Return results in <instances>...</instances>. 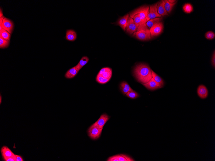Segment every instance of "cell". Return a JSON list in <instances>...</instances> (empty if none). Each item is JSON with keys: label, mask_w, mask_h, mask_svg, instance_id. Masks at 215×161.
I'll list each match as a JSON object with an SVG mask.
<instances>
[{"label": "cell", "mask_w": 215, "mask_h": 161, "mask_svg": "<svg viewBox=\"0 0 215 161\" xmlns=\"http://www.w3.org/2000/svg\"><path fill=\"white\" fill-rule=\"evenodd\" d=\"M134 74L137 80L142 84L148 82L152 78V70L145 64L137 65L134 69Z\"/></svg>", "instance_id": "6da1fadb"}, {"label": "cell", "mask_w": 215, "mask_h": 161, "mask_svg": "<svg viewBox=\"0 0 215 161\" xmlns=\"http://www.w3.org/2000/svg\"><path fill=\"white\" fill-rule=\"evenodd\" d=\"M134 35L138 39L142 41L150 40L151 38L150 29L146 24L138 27L137 31L134 33Z\"/></svg>", "instance_id": "7a4b0ae2"}, {"label": "cell", "mask_w": 215, "mask_h": 161, "mask_svg": "<svg viewBox=\"0 0 215 161\" xmlns=\"http://www.w3.org/2000/svg\"><path fill=\"white\" fill-rule=\"evenodd\" d=\"M150 7L148 6H143L136 9L134 11L130 13V17L133 18L135 15L139 14L141 19L144 24L147 22V18L149 12Z\"/></svg>", "instance_id": "3957f363"}, {"label": "cell", "mask_w": 215, "mask_h": 161, "mask_svg": "<svg viewBox=\"0 0 215 161\" xmlns=\"http://www.w3.org/2000/svg\"><path fill=\"white\" fill-rule=\"evenodd\" d=\"M103 128H99L98 127L92 125L88 129L89 136L92 139H98L100 136Z\"/></svg>", "instance_id": "277c9868"}, {"label": "cell", "mask_w": 215, "mask_h": 161, "mask_svg": "<svg viewBox=\"0 0 215 161\" xmlns=\"http://www.w3.org/2000/svg\"><path fill=\"white\" fill-rule=\"evenodd\" d=\"M164 25L162 22L156 24L150 29L151 37H153L160 35L163 32Z\"/></svg>", "instance_id": "5b68a950"}, {"label": "cell", "mask_w": 215, "mask_h": 161, "mask_svg": "<svg viewBox=\"0 0 215 161\" xmlns=\"http://www.w3.org/2000/svg\"><path fill=\"white\" fill-rule=\"evenodd\" d=\"M158 4V3H157L150 6L149 11L147 18V22L150 19L158 17H162V16L158 14L157 11Z\"/></svg>", "instance_id": "8992f818"}, {"label": "cell", "mask_w": 215, "mask_h": 161, "mask_svg": "<svg viewBox=\"0 0 215 161\" xmlns=\"http://www.w3.org/2000/svg\"><path fill=\"white\" fill-rule=\"evenodd\" d=\"M138 28L135 23L134 19L129 17L126 27L127 32L130 35H132L137 31Z\"/></svg>", "instance_id": "52a82bcc"}, {"label": "cell", "mask_w": 215, "mask_h": 161, "mask_svg": "<svg viewBox=\"0 0 215 161\" xmlns=\"http://www.w3.org/2000/svg\"><path fill=\"white\" fill-rule=\"evenodd\" d=\"M3 29L11 34L13 29V23L10 19L5 17L1 25H0Z\"/></svg>", "instance_id": "ba28073f"}, {"label": "cell", "mask_w": 215, "mask_h": 161, "mask_svg": "<svg viewBox=\"0 0 215 161\" xmlns=\"http://www.w3.org/2000/svg\"><path fill=\"white\" fill-rule=\"evenodd\" d=\"M108 161H134L132 158L126 155L121 154L110 157Z\"/></svg>", "instance_id": "9c48e42d"}, {"label": "cell", "mask_w": 215, "mask_h": 161, "mask_svg": "<svg viewBox=\"0 0 215 161\" xmlns=\"http://www.w3.org/2000/svg\"><path fill=\"white\" fill-rule=\"evenodd\" d=\"M142 84L148 90L151 91L155 90L163 87L160 84L156 82L152 78L148 82Z\"/></svg>", "instance_id": "30bf717a"}, {"label": "cell", "mask_w": 215, "mask_h": 161, "mask_svg": "<svg viewBox=\"0 0 215 161\" xmlns=\"http://www.w3.org/2000/svg\"><path fill=\"white\" fill-rule=\"evenodd\" d=\"M109 119V117L107 114H102L98 120L93 125L98 127L99 128H103L104 125L108 120Z\"/></svg>", "instance_id": "8fae6325"}, {"label": "cell", "mask_w": 215, "mask_h": 161, "mask_svg": "<svg viewBox=\"0 0 215 161\" xmlns=\"http://www.w3.org/2000/svg\"><path fill=\"white\" fill-rule=\"evenodd\" d=\"M197 93L200 98H206L208 95V91L206 87L203 85H199L197 89Z\"/></svg>", "instance_id": "7c38bea8"}, {"label": "cell", "mask_w": 215, "mask_h": 161, "mask_svg": "<svg viewBox=\"0 0 215 161\" xmlns=\"http://www.w3.org/2000/svg\"><path fill=\"white\" fill-rule=\"evenodd\" d=\"M129 17V14L125 15L118 20L116 24V25H118L121 27L124 31H126V25Z\"/></svg>", "instance_id": "4fadbf2b"}, {"label": "cell", "mask_w": 215, "mask_h": 161, "mask_svg": "<svg viewBox=\"0 0 215 161\" xmlns=\"http://www.w3.org/2000/svg\"><path fill=\"white\" fill-rule=\"evenodd\" d=\"M1 152L3 159L10 157H13L15 155L9 148L6 146H4L1 148Z\"/></svg>", "instance_id": "5bb4252c"}, {"label": "cell", "mask_w": 215, "mask_h": 161, "mask_svg": "<svg viewBox=\"0 0 215 161\" xmlns=\"http://www.w3.org/2000/svg\"><path fill=\"white\" fill-rule=\"evenodd\" d=\"M157 9L158 14L161 16L168 15L165 9L164 1H161L158 3Z\"/></svg>", "instance_id": "9a60e30c"}, {"label": "cell", "mask_w": 215, "mask_h": 161, "mask_svg": "<svg viewBox=\"0 0 215 161\" xmlns=\"http://www.w3.org/2000/svg\"><path fill=\"white\" fill-rule=\"evenodd\" d=\"M77 37L76 33L73 30H69L66 32V40L71 41L75 40Z\"/></svg>", "instance_id": "2e32d148"}, {"label": "cell", "mask_w": 215, "mask_h": 161, "mask_svg": "<svg viewBox=\"0 0 215 161\" xmlns=\"http://www.w3.org/2000/svg\"><path fill=\"white\" fill-rule=\"evenodd\" d=\"M79 71L75 66L68 70L65 74V76L66 78L71 79L75 77L77 75Z\"/></svg>", "instance_id": "e0dca14e"}, {"label": "cell", "mask_w": 215, "mask_h": 161, "mask_svg": "<svg viewBox=\"0 0 215 161\" xmlns=\"http://www.w3.org/2000/svg\"><path fill=\"white\" fill-rule=\"evenodd\" d=\"M120 88L122 93L124 94H126L128 92L133 90L129 84L126 81L122 82L120 84Z\"/></svg>", "instance_id": "ac0fdd59"}, {"label": "cell", "mask_w": 215, "mask_h": 161, "mask_svg": "<svg viewBox=\"0 0 215 161\" xmlns=\"http://www.w3.org/2000/svg\"><path fill=\"white\" fill-rule=\"evenodd\" d=\"M89 61V58L87 57H83L81 59L77 65L75 66L77 69L79 71L84 66H85L88 63Z\"/></svg>", "instance_id": "d6986e66"}, {"label": "cell", "mask_w": 215, "mask_h": 161, "mask_svg": "<svg viewBox=\"0 0 215 161\" xmlns=\"http://www.w3.org/2000/svg\"><path fill=\"white\" fill-rule=\"evenodd\" d=\"M162 20V17L156 18L154 19L150 20L146 23V25L148 29H150L154 25L158 23L161 22Z\"/></svg>", "instance_id": "ffe728a7"}, {"label": "cell", "mask_w": 215, "mask_h": 161, "mask_svg": "<svg viewBox=\"0 0 215 161\" xmlns=\"http://www.w3.org/2000/svg\"><path fill=\"white\" fill-rule=\"evenodd\" d=\"M152 78L156 82L160 84V85L163 87L164 86V82L162 79L161 78L160 76L158 75L157 74L155 73L152 70Z\"/></svg>", "instance_id": "44dd1931"}, {"label": "cell", "mask_w": 215, "mask_h": 161, "mask_svg": "<svg viewBox=\"0 0 215 161\" xmlns=\"http://www.w3.org/2000/svg\"><path fill=\"white\" fill-rule=\"evenodd\" d=\"M164 2L166 12L168 14L170 13L176 2L174 3H171L168 0H165Z\"/></svg>", "instance_id": "7402d4cb"}, {"label": "cell", "mask_w": 215, "mask_h": 161, "mask_svg": "<svg viewBox=\"0 0 215 161\" xmlns=\"http://www.w3.org/2000/svg\"><path fill=\"white\" fill-rule=\"evenodd\" d=\"M11 37V34L6 30L3 29L0 31V37L5 39L10 40Z\"/></svg>", "instance_id": "603a6c76"}, {"label": "cell", "mask_w": 215, "mask_h": 161, "mask_svg": "<svg viewBox=\"0 0 215 161\" xmlns=\"http://www.w3.org/2000/svg\"><path fill=\"white\" fill-rule=\"evenodd\" d=\"M183 10L186 13H190L193 11V7L192 5L189 3H186L184 5Z\"/></svg>", "instance_id": "cb8c5ba5"}, {"label": "cell", "mask_w": 215, "mask_h": 161, "mask_svg": "<svg viewBox=\"0 0 215 161\" xmlns=\"http://www.w3.org/2000/svg\"><path fill=\"white\" fill-rule=\"evenodd\" d=\"M133 19L134 20L136 25L138 28L140 25L144 24L142 19L140 18L139 14L135 15L134 17L133 18Z\"/></svg>", "instance_id": "d4e9b609"}, {"label": "cell", "mask_w": 215, "mask_h": 161, "mask_svg": "<svg viewBox=\"0 0 215 161\" xmlns=\"http://www.w3.org/2000/svg\"><path fill=\"white\" fill-rule=\"evenodd\" d=\"M10 40L3 39L0 37V48H4L8 47L9 45Z\"/></svg>", "instance_id": "484cf974"}, {"label": "cell", "mask_w": 215, "mask_h": 161, "mask_svg": "<svg viewBox=\"0 0 215 161\" xmlns=\"http://www.w3.org/2000/svg\"><path fill=\"white\" fill-rule=\"evenodd\" d=\"M126 94L127 97L132 99H136L139 96V94L133 90L128 92Z\"/></svg>", "instance_id": "4316f807"}, {"label": "cell", "mask_w": 215, "mask_h": 161, "mask_svg": "<svg viewBox=\"0 0 215 161\" xmlns=\"http://www.w3.org/2000/svg\"><path fill=\"white\" fill-rule=\"evenodd\" d=\"M96 81L101 84H106L110 80V79L104 78L101 76L97 75L96 78Z\"/></svg>", "instance_id": "83f0119b"}, {"label": "cell", "mask_w": 215, "mask_h": 161, "mask_svg": "<svg viewBox=\"0 0 215 161\" xmlns=\"http://www.w3.org/2000/svg\"><path fill=\"white\" fill-rule=\"evenodd\" d=\"M112 75V69L109 68L108 70L102 74L101 76L104 78L109 79L110 80Z\"/></svg>", "instance_id": "f1b7e54d"}, {"label": "cell", "mask_w": 215, "mask_h": 161, "mask_svg": "<svg viewBox=\"0 0 215 161\" xmlns=\"http://www.w3.org/2000/svg\"><path fill=\"white\" fill-rule=\"evenodd\" d=\"M215 36V33L211 31L207 32L205 34V37L207 39H213L214 38Z\"/></svg>", "instance_id": "f546056e"}, {"label": "cell", "mask_w": 215, "mask_h": 161, "mask_svg": "<svg viewBox=\"0 0 215 161\" xmlns=\"http://www.w3.org/2000/svg\"><path fill=\"white\" fill-rule=\"evenodd\" d=\"M4 160L5 161H16V155H15L13 157L5 158Z\"/></svg>", "instance_id": "4dcf8cb0"}, {"label": "cell", "mask_w": 215, "mask_h": 161, "mask_svg": "<svg viewBox=\"0 0 215 161\" xmlns=\"http://www.w3.org/2000/svg\"><path fill=\"white\" fill-rule=\"evenodd\" d=\"M212 66L214 68L215 67V52L214 51V53L212 55Z\"/></svg>", "instance_id": "1f68e13d"}, {"label": "cell", "mask_w": 215, "mask_h": 161, "mask_svg": "<svg viewBox=\"0 0 215 161\" xmlns=\"http://www.w3.org/2000/svg\"><path fill=\"white\" fill-rule=\"evenodd\" d=\"M109 68H104L102 69L99 71L98 75H101L102 74L105 72V71L108 70Z\"/></svg>", "instance_id": "d6a6232c"}, {"label": "cell", "mask_w": 215, "mask_h": 161, "mask_svg": "<svg viewBox=\"0 0 215 161\" xmlns=\"http://www.w3.org/2000/svg\"><path fill=\"white\" fill-rule=\"evenodd\" d=\"M16 156V161H23L24 160L23 159L21 156L15 155Z\"/></svg>", "instance_id": "836d02e7"}, {"label": "cell", "mask_w": 215, "mask_h": 161, "mask_svg": "<svg viewBox=\"0 0 215 161\" xmlns=\"http://www.w3.org/2000/svg\"><path fill=\"white\" fill-rule=\"evenodd\" d=\"M168 1L171 3H174L176 2V1H174V0H172V1H171V0H169V1Z\"/></svg>", "instance_id": "e575fe53"}, {"label": "cell", "mask_w": 215, "mask_h": 161, "mask_svg": "<svg viewBox=\"0 0 215 161\" xmlns=\"http://www.w3.org/2000/svg\"><path fill=\"white\" fill-rule=\"evenodd\" d=\"M0 18L2 17L3 16V13H2V12L1 11V12H0Z\"/></svg>", "instance_id": "d590c367"}, {"label": "cell", "mask_w": 215, "mask_h": 161, "mask_svg": "<svg viewBox=\"0 0 215 161\" xmlns=\"http://www.w3.org/2000/svg\"><path fill=\"white\" fill-rule=\"evenodd\" d=\"M0 99H1V100H0V102H0V104H1V101H1L2 96H1H1H0Z\"/></svg>", "instance_id": "8d00e7d4"}]
</instances>
